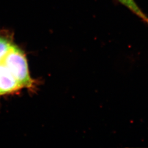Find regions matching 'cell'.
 I'll use <instances>...</instances> for the list:
<instances>
[{"instance_id":"1","label":"cell","mask_w":148,"mask_h":148,"mask_svg":"<svg viewBox=\"0 0 148 148\" xmlns=\"http://www.w3.org/2000/svg\"><path fill=\"white\" fill-rule=\"evenodd\" d=\"M2 63L22 88H33L34 82L29 73L26 56L21 49L14 43L6 54Z\"/></svg>"},{"instance_id":"2","label":"cell","mask_w":148,"mask_h":148,"mask_svg":"<svg viewBox=\"0 0 148 148\" xmlns=\"http://www.w3.org/2000/svg\"><path fill=\"white\" fill-rule=\"evenodd\" d=\"M21 88L5 64L0 63V95L15 92Z\"/></svg>"},{"instance_id":"3","label":"cell","mask_w":148,"mask_h":148,"mask_svg":"<svg viewBox=\"0 0 148 148\" xmlns=\"http://www.w3.org/2000/svg\"><path fill=\"white\" fill-rule=\"evenodd\" d=\"M13 44L10 34L0 32V63L2 62Z\"/></svg>"},{"instance_id":"4","label":"cell","mask_w":148,"mask_h":148,"mask_svg":"<svg viewBox=\"0 0 148 148\" xmlns=\"http://www.w3.org/2000/svg\"><path fill=\"white\" fill-rule=\"evenodd\" d=\"M120 3L126 7L133 14L140 19L143 22L148 24V16H147L140 7L137 5L134 0H117Z\"/></svg>"}]
</instances>
